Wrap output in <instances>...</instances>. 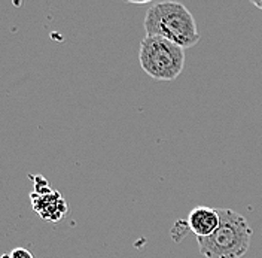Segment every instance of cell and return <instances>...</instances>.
<instances>
[{"mask_svg":"<svg viewBox=\"0 0 262 258\" xmlns=\"http://www.w3.org/2000/svg\"><path fill=\"white\" fill-rule=\"evenodd\" d=\"M146 36L164 37L182 48H191L200 42L194 15L179 2L152 3L145 15Z\"/></svg>","mask_w":262,"mask_h":258,"instance_id":"6da1fadb","label":"cell"},{"mask_svg":"<svg viewBox=\"0 0 262 258\" xmlns=\"http://www.w3.org/2000/svg\"><path fill=\"white\" fill-rule=\"evenodd\" d=\"M219 227L207 237L196 239L206 258H242L247 252L253 230L245 216L232 209H217Z\"/></svg>","mask_w":262,"mask_h":258,"instance_id":"7a4b0ae2","label":"cell"},{"mask_svg":"<svg viewBox=\"0 0 262 258\" xmlns=\"http://www.w3.org/2000/svg\"><path fill=\"white\" fill-rule=\"evenodd\" d=\"M139 62L152 80L174 81L185 67V49L164 37L145 36L140 42Z\"/></svg>","mask_w":262,"mask_h":258,"instance_id":"3957f363","label":"cell"},{"mask_svg":"<svg viewBox=\"0 0 262 258\" xmlns=\"http://www.w3.org/2000/svg\"><path fill=\"white\" fill-rule=\"evenodd\" d=\"M33 209L36 210L40 218L48 221H60L67 212L64 199L58 191H51L47 194H32Z\"/></svg>","mask_w":262,"mask_h":258,"instance_id":"277c9868","label":"cell"},{"mask_svg":"<svg viewBox=\"0 0 262 258\" xmlns=\"http://www.w3.org/2000/svg\"><path fill=\"white\" fill-rule=\"evenodd\" d=\"M219 227V212L209 206H196L188 215V228L200 237H207Z\"/></svg>","mask_w":262,"mask_h":258,"instance_id":"5b68a950","label":"cell"},{"mask_svg":"<svg viewBox=\"0 0 262 258\" xmlns=\"http://www.w3.org/2000/svg\"><path fill=\"white\" fill-rule=\"evenodd\" d=\"M9 255L11 258H34L32 252L26 248H15L9 252Z\"/></svg>","mask_w":262,"mask_h":258,"instance_id":"8992f818","label":"cell"},{"mask_svg":"<svg viewBox=\"0 0 262 258\" xmlns=\"http://www.w3.org/2000/svg\"><path fill=\"white\" fill-rule=\"evenodd\" d=\"M252 3H253V5H255L256 8H259V9H262V2H258V0H253Z\"/></svg>","mask_w":262,"mask_h":258,"instance_id":"52a82bcc","label":"cell"}]
</instances>
